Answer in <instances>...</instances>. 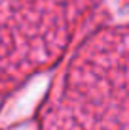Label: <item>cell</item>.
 <instances>
[{
  "instance_id": "obj_2",
  "label": "cell",
  "mask_w": 129,
  "mask_h": 130,
  "mask_svg": "<svg viewBox=\"0 0 129 130\" xmlns=\"http://www.w3.org/2000/svg\"><path fill=\"white\" fill-rule=\"evenodd\" d=\"M101 0H0V106L50 68Z\"/></svg>"
},
{
  "instance_id": "obj_1",
  "label": "cell",
  "mask_w": 129,
  "mask_h": 130,
  "mask_svg": "<svg viewBox=\"0 0 129 130\" xmlns=\"http://www.w3.org/2000/svg\"><path fill=\"white\" fill-rule=\"evenodd\" d=\"M38 130H127V32L104 26L61 74Z\"/></svg>"
}]
</instances>
